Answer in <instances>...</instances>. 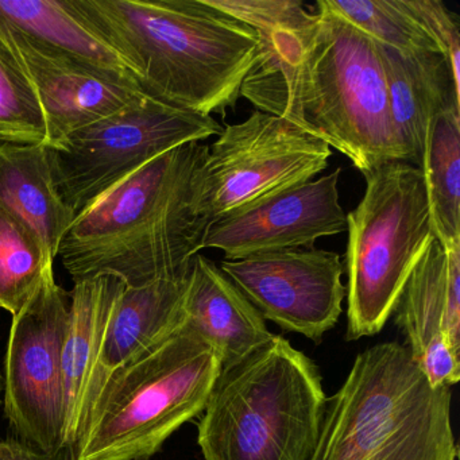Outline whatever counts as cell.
I'll list each match as a JSON object with an SVG mask.
<instances>
[{
  "label": "cell",
  "mask_w": 460,
  "mask_h": 460,
  "mask_svg": "<svg viewBox=\"0 0 460 460\" xmlns=\"http://www.w3.org/2000/svg\"><path fill=\"white\" fill-rule=\"evenodd\" d=\"M341 173V168L335 169L209 223L201 249L220 250L226 261L314 249L317 239L347 230V215L339 200Z\"/></svg>",
  "instance_id": "12"
},
{
  "label": "cell",
  "mask_w": 460,
  "mask_h": 460,
  "mask_svg": "<svg viewBox=\"0 0 460 460\" xmlns=\"http://www.w3.org/2000/svg\"><path fill=\"white\" fill-rule=\"evenodd\" d=\"M316 6L401 55L440 53L432 39L409 14L402 0H319Z\"/></svg>",
  "instance_id": "23"
},
{
  "label": "cell",
  "mask_w": 460,
  "mask_h": 460,
  "mask_svg": "<svg viewBox=\"0 0 460 460\" xmlns=\"http://www.w3.org/2000/svg\"><path fill=\"white\" fill-rule=\"evenodd\" d=\"M328 398L317 366L287 339L220 368L201 411L206 460H309Z\"/></svg>",
  "instance_id": "5"
},
{
  "label": "cell",
  "mask_w": 460,
  "mask_h": 460,
  "mask_svg": "<svg viewBox=\"0 0 460 460\" xmlns=\"http://www.w3.org/2000/svg\"><path fill=\"white\" fill-rule=\"evenodd\" d=\"M71 293L55 270L13 316L4 376V413L23 441L53 452L66 446L63 346Z\"/></svg>",
  "instance_id": "10"
},
{
  "label": "cell",
  "mask_w": 460,
  "mask_h": 460,
  "mask_svg": "<svg viewBox=\"0 0 460 460\" xmlns=\"http://www.w3.org/2000/svg\"><path fill=\"white\" fill-rule=\"evenodd\" d=\"M4 376H2V373H0V394H2V392H4Z\"/></svg>",
  "instance_id": "27"
},
{
  "label": "cell",
  "mask_w": 460,
  "mask_h": 460,
  "mask_svg": "<svg viewBox=\"0 0 460 460\" xmlns=\"http://www.w3.org/2000/svg\"><path fill=\"white\" fill-rule=\"evenodd\" d=\"M150 98L198 114L235 107L260 52L250 26L206 0H72Z\"/></svg>",
  "instance_id": "2"
},
{
  "label": "cell",
  "mask_w": 460,
  "mask_h": 460,
  "mask_svg": "<svg viewBox=\"0 0 460 460\" xmlns=\"http://www.w3.org/2000/svg\"><path fill=\"white\" fill-rule=\"evenodd\" d=\"M417 367L432 387L460 379V246L433 239L394 309Z\"/></svg>",
  "instance_id": "14"
},
{
  "label": "cell",
  "mask_w": 460,
  "mask_h": 460,
  "mask_svg": "<svg viewBox=\"0 0 460 460\" xmlns=\"http://www.w3.org/2000/svg\"><path fill=\"white\" fill-rule=\"evenodd\" d=\"M53 262L42 239L0 206V308L17 314L53 270Z\"/></svg>",
  "instance_id": "22"
},
{
  "label": "cell",
  "mask_w": 460,
  "mask_h": 460,
  "mask_svg": "<svg viewBox=\"0 0 460 460\" xmlns=\"http://www.w3.org/2000/svg\"><path fill=\"white\" fill-rule=\"evenodd\" d=\"M181 325L217 351L222 368L252 354L274 336L246 296L200 252L192 260Z\"/></svg>",
  "instance_id": "16"
},
{
  "label": "cell",
  "mask_w": 460,
  "mask_h": 460,
  "mask_svg": "<svg viewBox=\"0 0 460 460\" xmlns=\"http://www.w3.org/2000/svg\"><path fill=\"white\" fill-rule=\"evenodd\" d=\"M0 33L12 42L39 93L48 147L146 95L130 72L93 66L18 34Z\"/></svg>",
  "instance_id": "13"
},
{
  "label": "cell",
  "mask_w": 460,
  "mask_h": 460,
  "mask_svg": "<svg viewBox=\"0 0 460 460\" xmlns=\"http://www.w3.org/2000/svg\"><path fill=\"white\" fill-rule=\"evenodd\" d=\"M296 0H238L231 7L260 37L241 96L346 155L360 172L409 164L390 112L376 42L346 21Z\"/></svg>",
  "instance_id": "1"
},
{
  "label": "cell",
  "mask_w": 460,
  "mask_h": 460,
  "mask_svg": "<svg viewBox=\"0 0 460 460\" xmlns=\"http://www.w3.org/2000/svg\"><path fill=\"white\" fill-rule=\"evenodd\" d=\"M207 157L200 142L174 147L80 212L58 254L75 284L111 276L139 288L187 268L208 226L199 209Z\"/></svg>",
  "instance_id": "3"
},
{
  "label": "cell",
  "mask_w": 460,
  "mask_h": 460,
  "mask_svg": "<svg viewBox=\"0 0 460 460\" xmlns=\"http://www.w3.org/2000/svg\"><path fill=\"white\" fill-rule=\"evenodd\" d=\"M222 130L209 115L177 109L145 95L48 147L56 187L79 215L153 158L181 145L219 136Z\"/></svg>",
  "instance_id": "8"
},
{
  "label": "cell",
  "mask_w": 460,
  "mask_h": 460,
  "mask_svg": "<svg viewBox=\"0 0 460 460\" xmlns=\"http://www.w3.org/2000/svg\"><path fill=\"white\" fill-rule=\"evenodd\" d=\"M347 215V339L381 332L413 269L435 239L421 169L390 161L365 172Z\"/></svg>",
  "instance_id": "7"
},
{
  "label": "cell",
  "mask_w": 460,
  "mask_h": 460,
  "mask_svg": "<svg viewBox=\"0 0 460 460\" xmlns=\"http://www.w3.org/2000/svg\"><path fill=\"white\" fill-rule=\"evenodd\" d=\"M435 238L460 246V109L436 115L421 165Z\"/></svg>",
  "instance_id": "21"
},
{
  "label": "cell",
  "mask_w": 460,
  "mask_h": 460,
  "mask_svg": "<svg viewBox=\"0 0 460 460\" xmlns=\"http://www.w3.org/2000/svg\"><path fill=\"white\" fill-rule=\"evenodd\" d=\"M47 122L36 87L0 33V142L47 146Z\"/></svg>",
  "instance_id": "24"
},
{
  "label": "cell",
  "mask_w": 460,
  "mask_h": 460,
  "mask_svg": "<svg viewBox=\"0 0 460 460\" xmlns=\"http://www.w3.org/2000/svg\"><path fill=\"white\" fill-rule=\"evenodd\" d=\"M332 157L325 142L289 120L254 111L208 146L199 209L212 223L242 207L312 181Z\"/></svg>",
  "instance_id": "9"
},
{
  "label": "cell",
  "mask_w": 460,
  "mask_h": 460,
  "mask_svg": "<svg viewBox=\"0 0 460 460\" xmlns=\"http://www.w3.org/2000/svg\"><path fill=\"white\" fill-rule=\"evenodd\" d=\"M190 271L192 262L174 276L145 287L125 285L112 311L103 346L85 393L79 438L110 376L142 352L165 341L182 324Z\"/></svg>",
  "instance_id": "15"
},
{
  "label": "cell",
  "mask_w": 460,
  "mask_h": 460,
  "mask_svg": "<svg viewBox=\"0 0 460 460\" xmlns=\"http://www.w3.org/2000/svg\"><path fill=\"white\" fill-rule=\"evenodd\" d=\"M0 460H77L75 446L48 452L18 438L0 440Z\"/></svg>",
  "instance_id": "26"
},
{
  "label": "cell",
  "mask_w": 460,
  "mask_h": 460,
  "mask_svg": "<svg viewBox=\"0 0 460 460\" xmlns=\"http://www.w3.org/2000/svg\"><path fill=\"white\" fill-rule=\"evenodd\" d=\"M0 206L26 223L55 260L77 217L58 193L45 145L0 142Z\"/></svg>",
  "instance_id": "19"
},
{
  "label": "cell",
  "mask_w": 460,
  "mask_h": 460,
  "mask_svg": "<svg viewBox=\"0 0 460 460\" xmlns=\"http://www.w3.org/2000/svg\"><path fill=\"white\" fill-rule=\"evenodd\" d=\"M125 284L111 276L76 282L71 290V312L63 346L66 395V441L75 446L80 433L83 403L95 370L107 327Z\"/></svg>",
  "instance_id": "18"
},
{
  "label": "cell",
  "mask_w": 460,
  "mask_h": 460,
  "mask_svg": "<svg viewBox=\"0 0 460 460\" xmlns=\"http://www.w3.org/2000/svg\"><path fill=\"white\" fill-rule=\"evenodd\" d=\"M220 368L217 351L180 325L110 376L75 444L77 460H149L201 414Z\"/></svg>",
  "instance_id": "6"
},
{
  "label": "cell",
  "mask_w": 460,
  "mask_h": 460,
  "mask_svg": "<svg viewBox=\"0 0 460 460\" xmlns=\"http://www.w3.org/2000/svg\"><path fill=\"white\" fill-rule=\"evenodd\" d=\"M0 31L93 66L130 72L119 55L77 14L72 0H0Z\"/></svg>",
  "instance_id": "20"
},
{
  "label": "cell",
  "mask_w": 460,
  "mask_h": 460,
  "mask_svg": "<svg viewBox=\"0 0 460 460\" xmlns=\"http://www.w3.org/2000/svg\"><path fill=\"white\" fill-rule=\"evenodd\" d=\"M451 402V386H430L408 347H368L327 400L309 460H456Z\"/></svg>",
  "instance_id": "4"
},
{
  "label": "cell",
  "mask_w": 460,
  "mask_h": 460,
  "mask_svg": "<svg viewBox=\"0 0 460 460\" xmlns=\"http://www.w3.org/2000/svg\"><path fill=\"white\" fill-rule=\"evenodd\" d=\"M402 4L448 61L455 82L460 84V29L456 15L438 0H402Z\"/></svg>",
  "instance_id": "25"
},
{
  "label": "cell",
  "mask_w": 460,
  "mask_h": 460,
  "mask_svg": "<svg viewBox=\"0 0 460 460\" xmlns=\"http://www.w3.org/2000/svg\"><path fill=\"white\" fill-rule=\"evenodd\" d=\"M390 112L409 164L420 168L436 115L460 109V84L440 53L403 56L378 44Z\"/></svg>",
  "instance_id": "17"
},
{
  "label": "cell",
  "mask_w": 460,
  "mask_h": 460,
  "mask_svg": "<svg viewBox=\"0 0 460 460\" xmlns=\"http://www.w3.org/2000/svg\"><path fill=\"white\" fill-rule=\"evenodd\" d=\"M220 270L282 330L320 343L341 314L344 266L335 252L288 250L223 261Z\"/></svg>",
  "instance_id": "11"
}]
</instances>
